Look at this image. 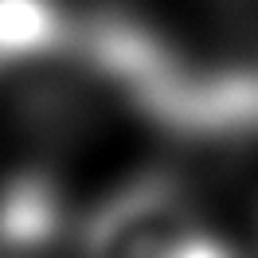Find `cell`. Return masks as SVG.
<instances>
[{
  "instance_id": "3",
  "label": "cell",
  "mask_w": 258,
  "mask_h": 258,
  "mask_svg": "<svg viewBox=\"0 0 258 258\" xmlns=\"http://www.w3.org/2000/svg\"><path fill=\"white\" fill-rule=\"evenodd\" d=\"M71 43V20L59 0H0V71L35 63Z\"/></svg>"
},
{
  "instance_id": "4",
  "label": "cell",
  "mask_w": 258,
  "mask_h": 258,
  "mask_svg": "<svg viewBox=\"0 0 258 258\" xmlns=\"http://www.w3.org/2000/svg\"><path fill=\"white\" fill-rule=\"evenodd\" d=\"M161 258H235V254H231V246H227L223 239H215L208 231H196L192 227V231H184Z\"/></svg>"
},
{
  "instance_id": "1",
  "label": "cell",
  "mask_w": 258,
  "mask_h": 258,
  "mask_svg": "<svg viewBox=\"0 0 258 258\" xmlns=\"http://www.w3.org/2000/svg\"><path fill=\"white\" fill-rule=\"evenodd\" d=\"M184 231H192L184 200L161 180H145L94 211L82 250L86 258H161Z\"/></svg>"
},
{
  "instance_id": "2",
  "label": "cell",
  "mask_w": 258,
  "mask_h": 258,
  "mask_svg": "<svg viewBox=\"0 0 258 258\" xmlns=\"http://www.w3.org/2000/svg\"><path fill=\"white\" fill-rule=\"evenodd\" d=\"M63 231V196L47 172H12L0 184V250L35 254Z\"/></svg>"
}]
</instances>
